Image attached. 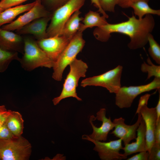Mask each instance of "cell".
Wrapping results in <instances>:
<instances>
[{
	"mask_svg": "<svg viewBox=\"0 0 160 160\" xmlns=\"http://www.w3.org/2000/svg\"><path fill=\"white\" fill-rule=\"evenodd\" d=\"M34 6L17 19L6 25L2 29L9 31L18 30L33 20L41 17L51 16V13L42 4L41 0H36Z\"/></svg>",
	"mask_w": 160,
	"mask_h": 160,
	"instance_id": "9c48e42d",
	"label": "cell"
},
{
	"mask_svg": "<svg viewBox=\"0 0 160 160\" xmlns=\"http://www.w3.org/2000/svg\"><path fill=\"white\" fill-rule=\"evenodd\" d=\"M69 65L70 71L65 80L61 92L59 96L52 100L54 105L59 104L62 100L69 97L82 100L77 95L76 89L80 79L86 76L88 65L81 60L76 58Z\"/></svg>",
	"mask_w": 160,
	"mask_h": 160,
	"instance_id": "3957f363",
	"label": "cell"
},
{
	"mask_svg": "<svg viewBox=\"0 0 160 160\" xmlns=\"http://www.w3.org/2000/svg\"><path fill=\"white\" fill-rule=\"evenodd\" d=\"M151 95V94H146L141 96L140 98L136 114H138L140 108L143 105H147L148 100Z\"/></svg>",
	"mask_w": 160,
	"mask_h": 160,
	"instance_id": "1f68e13d",
	"label": "cell"
},
{
	"mask_svg": "<svg viewBox=\"0 0 160 160\" xmlns=\"http://www.w3.org/2000/svg\"><path fill=\"white\" fill-rule=\"evenodd\" d=\"M125 21L115 24H106L96 27L93 35L97 40L106 42L111 37V34L120 33L128 36L130 41L128 47L131 49L142 48L148 42V36L151 33L155 25L154 18L152 15H146L141 19L137 18L133 13Z\"/></svg>",
	"mask_w": 160,
	"mask_h": 160,
	"instance_id": "6da1fadb",
	"label": "cell"
},
{
	"mask_svg": "<svg viewBox=\"0 0 160 160\" xmlns=\"http://www.w3.org/2000/svg\"><path fill=\"white\" fill-rule=\"evenodd\" d=\"M141 1L148 2L149 0H119L118 5L123 8H127L130 7L132 4Z\"/></svg>",
	"mask_w": 160,
	"mask_h": 160,
	"instance_id": "d6a6232c",
	"label": "cell"
},
{
	"mask_svg": "<svg viewBox=\"0 0 160 160\" xmlns=\"http://www.w3.org/2000/svg\"><path fill=\"white\" fill-rule=\"evenodd\" d=\"M148 64L144 62L141 65V70L143 73H147V79H150L151 77L160 78V66L154 64L148 57L147 59Z\"/></svg>",
	"mask_w": 160,
	"mask_h": 160,
	"instance_id": "cb8c5ba5",
	"label": "cell"
},
{
	"mask_svg": "<svg viewBox=\"0 0 160 160\" xmlns=\"http://www.w3.org/2000/svg\"><path fill=\"white\" fill-rule=\"evenodd\" d=\"M123 67L118 65L114 68L101 74L86 78L82 81L81 86H100L106 88L110 93H116L121 87V77Z\"/></svg>",
	"mask_w": 160,
	"mask_h": 160,
	"instance_id": "52a82bcc",
	"label": "cell"
},
{
	"mask_svg": "<svg viewBox=\"0 0 160 160\" xmlns=\"http://www.w3.org/2000/svg\"><path fill=\"white\" fill-rule=\"evenodd\" d=\"M145 126L143 118L137 130V137L136 141L131 143L125 144L122 149L123 153L126 156L138 152L147 151L145 141Z\"/></svg>",
	"mask_w": 160,
	"mask_h": 160,
	"instance_id": "e0dca14e",
	"label": "cell"
},
{
	"mask_svg": "<svg viewBox=\"0 0 160 160\" xmlns=\"http://www.w3.org/2000/svg\"><path fill=\"white\" fill-rule=\"evenodd\" d=\"M23 56L20 61L25 70L31 71L39 67L52 68L54 62L39 47L36 41L29 37L23 39Z\"/></svg>",
	"mask_w": 160,
	"mask_h": 160,
	"instance_id": "7a4b0ae2",
	"label": "cell"
},
{
	"mask_svg": "<svg viewBox=\"0 0 160 160\" xmlns=\"http://www.w3.org/2000/svg\"><path fill=\"white\" fill-rule=\"evenodd\" d=\"M7 111L4 105H0V116L6 113Z\"/></svg>",
	"mask_w": 160,
	"mask_h": 160,
	"instance_id": "74e56055",
	"label": "cell"
},
{
	"mask_svg": "<svg viewBox=\"0 0 160 160\" xmlns=\"http://www.w3.org/2000/svg\"><path fill=\"white\" fill-rule=\"evenodd\" d=\"M10 111L7 110L6 113L0 116V127L5 121Z\"/></svg>",
	"mask_w": 160,
	"mask_h": 160,
	"instance_id": "d590c367",
	"label": "cell"
},
{
	"mask_svg": "<svg viewBox=\"0 0 160 160\" xmlns=\"http://www.w3.org/2000/svg\"><path fill=\"white\" fill-rule=\"evenodd\" d=\"M5 122L8 128L15 136L22 135L24 129V120L19 112L11 110Z\"/></svg>",
	"mask_w": 160,
	"mask_h": 160,
	"instance_id": "44dd1931",
	"label": "cell"
},
{
	"mask_svg": "<svg viewBox=\"0 0 160 160\" xmlns=\"http://www.w3.org/2000/svg\"><path fill=\"white\" fill-rule=\"evenodd\" d=\"M0 160H1V159H0Z\"/></svg>",
	"mask_w": 160,
	"mask_h": 160,
	"instance_id": "ab89813d",
	"label": "cell"
},
{
	"mask_svg": "<svg viewBox=\"0 0 160 160\" xmlns=\"http://www.w3.org/2000/svg\"><path fill=\"white\" fill-rule=\"evenodd\" d=\"M130 7L133 9L134 14L135 16L138 17L139 19H141L144 15L148 14L160 15V9H154L151 8L148 2L145 1L133 3L131 4Z\"/></svg>",
	"mask_w": 160,
	"mask_h": 160,
	"instance_id": "7402d4cb",
	"label": "cell"
},
{
	"mask_svg": "<svg viewBox=\"0 0 160 160\" xmlns=\"http://www.w3.org/2000/svg\"><path fill=\"white\" fill-rule=\"evenodd\" d=\"M106 18L96 12L89 10L85 15L82 20L83 23H81L79 31L83 32L88 28L94 27H100L108 23Z\"/></svg>",
	"mask_w": 160,
	"mask_h": 160,
	"instance_id": "ffe728a7",
	"label": "cell"
},
{
	"mask_svg": "<svg viewBox=\"0 0 160 160\" xmlns=\"http://www.w3.org/2000/svg\"><path fill=\"white\" fill-rule=\"evenodd\" d=\"M149 152L147 151L140 152L137 154L128 158L127 160H148Z\"/></svg>",
	"mask_w": 160,
	"mask_h": 160,
	"instance_id": "4dcf8cb0",
	"label": "cell"
},
{
	"mask_svg": "<svg viewBox=\"0 0 160 160\" xmlns=\"http://www.w3.org/2000/svg\"><path fill=\"white\" fill-rule=\"evenodd\" d=\"M91 4H93V5L97 8L98 9V11L100 13L102 14V15L105 16L106 18L108 17V15L101 8L98 0H91Z\"/></svg>",
	"mask_w": 160,
	"mask_h": 160,
	"instance_id": "e575fe53",
	"label": "cell"
},
{
	"mask_svg": "<svg viewBox=\"0 0 160 160\" xmlns=\"http://www.w3.org/2000/svg\"><path fill=\"white\" fill-rule=\"evenodd\" d=\"M119 0H98L102 9L105 11L114 12L115 7Z\"/></svg>",
	"mask_w": 160,
	"mask_h": 160,
	"instance_id": "4316f807",
	"label": "cell"
},
{
	"mask_svg": "<svg viewBox=\"0 0 160 160\" xmlns=\"http://www.w3.org/2000/svg\"><path fill=\"white\" fill-rule=\"evenodd\" d=\"M160 88V78L154 77L150 83L138 86L121 87L116 93L115 104L119 108L131 107L135 99L141 94Z\"/></svg>",
	"mask_w": 160,
	"mask_h": 160,
	"instance_id": "ba28073f",
	"label": "cell"
},
{
	"mask_svg": "<svg viewBox=\"0 0 160 160\" xmlns=\"http://www.w3.org/2000/svg\"><path fill=\"white\" fill-rule=\"evenodd\" d=\"M148 160H160V144L154 143L149 152Z\"/></svg>",
	"mask_w": 160,
	"mask_h": 160,
	"instance_id": "f546056e",
	"label": "cell"
},
{
	"mask_svg": "<svg viewBox=\"0 0 160 160\" xmlns=\"http://www.w3.org/2000/svg\"><path fill=\"white\" fill-rule=\"evenodd\" d=\"M86 0H69L52 14L47 28V37L60 36L65 23L72 15L83 6Z\"/></svg>",
	"mask_w": 160,
	"mask_h": 160,
	"instance_id": "8992f818",
	"label": "cell"
},
{
	"mask_svg": "<svg viewBox=\"0 0 160 160\" xmlns=\"http://www.w3.org/2000/svg\"><path fill=\"white\" fill-rule=\"evenodd\" d=\"M137 114L138 117L136 122L132 125L125 124L124 119L121 117L115 119L113 121L115 124L114 129L111 134L121 139L124 145L135 139L137 137V130L142 119L140 113Z\"/></svg>",
	"mask_w": 160,
	"mask_h": 160,
	"instance_id": "5bb4252c",
	"label": "cell"
},
{
	"mask_svg": "<svg viewBox=\"0 0 160 160\" xmlns=\"http://www.w3.org/2000/svg\"><path fill=\"white\" fill-rule=\"evenodd\" d=\"M4 10L3 9H2L0 7V13H1V12H2Z\"/></svg>",
	"mask_w": 160,
	"mask_h": 160,
	"instance_id": "f35d334b",
	"label": "cell"
},
{
	"mask_svg": "<svg viewBox=\"0 0 160 160\" xmlns=\"http://www.w3.org/2000/svg\"><path fill=\"white\" fill-rule=\"evenodd\" d=\"M32 152L30 143L22 135L0 140L1 160H28Z\"/></svg>",
	"mask_w": 160,
	"mask_h": 160,
	"instance_id": "5b68a950",
	"label": "cell"
},
{
	"mask_svg": "<svg viewBox=\"0 0 160 160\" xmlns=\"http://www.w3.org/2000/svg\"><path fill=\"white\" fill-rule=\"evenodd\" d=\"M0 48L23 53V39L19 34L0 28Z\"/></svg>",
	"mask_w": 160,
	"mask_h": 160,
	"instance_id": "9a60e30c",
	"label": "cell"
},
{
	"mask_svg": "<svg viewBox=\"0 0 160 160\" xmlns=\"http://www.w3.org/2000/svg\"><path fill=\"white\" fill-rule=\"evenodd\" d=\"M155 143L160 144V119L157 121L155 131Z\"/></svg>",
	"mask_w": 160,
	"mask_h": 160,
	"instance_id": "836d02e7",
	"label": "cell"
},
{
	"mask_svg": "<svg viewBox=\"0 0 160 160\" xmlns=\"http://www.w3.org/2000/svg\"><path fill=\"white\" fill-rule=\"evenodd\" d=\"M20 61V58L18 52L5 50L0 48V72H3L7 69L12 61Z\"/></svg>",
	"mask_w": 160,
	"mask_h": 160,
	"instance_id": "603a6c76",
	"label": "cell"
},
{
	"mask_svg": "<svg viewBox=\"0 0 160 160\" xmlns=\"http://www.w3.org/2000/svg\"><path fill=\"white\" fill-rule=\"evenodd\" d=\"M28 0H1L0 7L4 10L20 5Z\"/></svg>",
	"mask_w": 160,
	"mask_h": 160,
	"instance_id": "83f0119b",
	"label": "cell"
},
{
	"mask_svg": "<svg viewBox=\"0 0 160 160\" xmlns=\"http://www.w3.org/2000/svg\"><path fill=\"white\" fill-rule=\"evenodd\" d=\"M149 47L148 51L152 59L158 64H160V46L155 40L151 33L148 36Z\"/></svg>",
	"mask_w": 160,
	"mask_h": 160,
	"instance_id": "d4e9b609",
	"label": "cell"
},
{
	"mask_svg": "<svg viewBox=\"0 0 160 160\" xmlns=\"http://www.w3.org/2000/svg\"><path fill=\"white\" fill-rule=\"evenodd\" d=\"M157 114V120L160 119V95L159 93V98L157 105L155 107Z\"/></svg>",
	"mask_w": 160,
	"mask_h": 160,
	"instance_id": "8d00e7d4",
	"label": "cell"
},
{
	"mask_svg": "<svg viewBox=\"0 0 160 160\" xmlns=\"http://www.w3.org/2000/svg\"><path fill=\"white\" fill-rule=\"evenodd\" d=\"M5 121L0 127V140L10 139L16 137L8 128Z\"/></svg>",
	"mask_w": 160,
	"mask_h": 160,
	"instance_id": "f1b7e54d",
	"label": "cell"
},
{
	"mask_svg": "<svg viewBox=\"0 0 160 160\" xmlns=\"http://www.w3.org/2000/svg\"><path fill=\"white\" fill-rule=\"evenodd\" d=\"M83 139L89 140L95 145L93 150L98 152L100 159L102 160H121L126 159L127 156L119 153L122 149V140L121 139L110 141L107 142H102L93 140L87 135L82 136Z\"/></svg>",
	"mask_w": 160,
	"mask_h": 160,
	"instance_id": "30bf717a",
	"label": "cell"
},
{
	"mask_svg": "<svg viewBox=\"0 0 160 160\" xmlns=\"http://www.w3.org/2000/svg\"><path fill=\"white\" fill-rule=\"evenodd\" d=\"M69 0H41L43 5L48 10L54 11L62 6Z\"/></svg>",
	"mask_w": 160,
	"mask_h": 160,
	"instance_id": "484cf974",
	"label": "cell"
},
{
	"mask_svg": "<svg viewBox=\"0 0 160 160\" xmlns=\"http://www.w3.org/2000/svg\"><path fill=\"white\" fill-rule=\"evenodd\" d=\"M82 35V32L78 31L55 62L52 67V78L55 80H62L65 68L76 58L77 55L81 51L85 43Z\"/></svg>",
	"mask_w": 160,
	"mask_h": 160,
	"instance_id": "277c9868",
	"label": "cell"
},
{
	"mask_svg": "<svg viewBox=\"0 0 160 160\" xmlns=\"http://www.w3.org/2000/svg\"><path fill=\"white\" fill-rule=\"evenodd\" d=\"M72 39L57 35L38 40L39 47L55 62L64 50Z\"/></svg>",
	"mask_w": 160,
	"mask_h": 160,
	"instance_id": "7c38bea8",
	"label": "cell"
},
{
	"mask_svg": "<svg viewBox=\"0 0 160 160\" xmlns=\"http://www.w3.org/2000/svg\"><path fill=\"white\" fill-rule=\"evenodd\" d=\"M106 110L101 108L96 113V117L91 116L89 122L93 129L92 133L88 136L91 139L97 141H105L107 140L109 132L114 127L115 124L111 118L106 116Z\"/></svg>",
	"mask_w": 160,
	"mask_h": 160,
	"instance_id": "8fae6325",
	"label": "cell"
},
{
	"mask_svg": "<svg viewBox=\"0 0 160 160\" xmlns=\"http://www.w3.org/2000/svg\"><path fill=\"white\" fill-rule=\"evenodd\" d=\"M79 10L75 11L65 23L59 36H63L72 39L79 31L80 22L83 18L80 17Z\"/></svg>",
	"mask_w": 160,
	"mask_h": 160,
	"instance_id": "d6986e66",
	"label": "cell"
},
{
	"mask_svg": "<svg viewBox=\"0 0 160 160\" xmlns=\"http://www.w3.org/2000/svg\"><path fill=\"white\" fill-rule=\"evenodd\" d=\"M35 3V1L31 3L20 5L4 10L0 13V28L6 24L10 23L18 15L29 10Z\"/></svg>",
	"mask_w": 160,
	"mask_h": 160,
	"instance_id": "ac0fdd59",
	"label": "cell"
},
{
	"mask_svg": "<svg viewBox=\"0 0 160 160\" xmlns=\"http://www.w3.org/2000/svg\"><path fill=\"white\" fill-rule=\"evenodd\" d=\"M139 113L145 123L146 149L149 152L155 142V131L157 121L156 108H149L145 105L140 108Z\"/></svg>",
	"mask_w": 160,
	"mask_h": 160,
	"instance_id": "4fadbf2b",
	"label": "cell"
},
{
	"mask_svg": "<svg viewBox=\"0 0 160 160\" xmlns=\"http://www.w3.org/2000/svg\"><path fill=\"white\" fill-rule=\"evenodd\" d=\"M51 17V16L37 19L17 30V31L19 34L32 35L38 40L47 38V26Z\"/></svg>",
	"mask_w": 160,
	"mask_h": 160,
	"instance_id": "2e32d148",
	"label": "cell"
}]
</instances>
